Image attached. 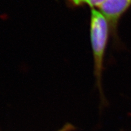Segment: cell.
<instances>
[{
    "label": "cell",
    "mask_w": 131,
    "mask_h": 131,
    "mask_svg": "<svg viewBox=\"0 0 131 131\" xmlns=\"http://www.w3.org/2000/svg\"><path fill=\"white\" fill-rule=\"evenodd\" d=\"M109 24L98 10L92 8L90 18V37L94 58V72L97 87L101 93L104 58L109 38Z\"/></svg>",
    "instance_id": "cell-1"
},
{
    "label": "cell",
    "mask_w": 131,
    "mask_h": 131,
    "mask_svg": "<svg viewBox=\"0 0 131 131\" xmlns=\"http://www.w3.org/2000/svg\"><path fill=\"white\" fill-rule=\"evenodd\" d=\"M131 7V0H106L98 7L109 24L110 32L115 35L118 24Z\"/></svg>",
    "instance_id": "cell-2"
},
{
    "label": "cell",
    "mask_w": 131,
    "mask_h": 131,
    "mask_svg": "<svg viewBox=\"0 0 131 131\" xmlns=\"http://www.w3.org/2000/svg\"><path fill=\"white\" fill-rule=\"evenodd\" d=\"M68 4L73 7L88 6L91 9L98 7L106 0H66Z\"/></svg>",
    "instance_id": "cell-3"
},
{
    "label": "cell",
    "mask_w": 131,
    "mask_h": 131,
    "mask_svg": "<svg viewBox=\"0 0 131 131\" xmlns=\"http://www.w3.org/2000/svg\"><path fill=\"white\" fill-rule=\"evenodd\" d=\"M67 130H68V129H66V128H63V129H62V130H60V131H67Z\"/></svg>",
    "instance_id": "cell-4"
}]
</instances>
